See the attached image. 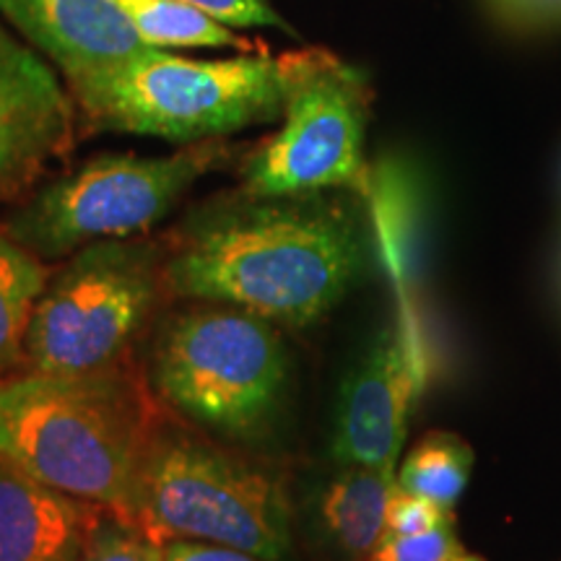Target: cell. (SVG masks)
Here are the masks:
<instances>
[{
  "label": "cell",
  "instance_id": "21",
  "mask_svg": "<svg viewBox=\"0 0 561 561\" xmlns=\"http://www.w3.org/2000/svg\"><path fill=\"white\" fill-rule=\"evenodd\" d=\"M515 26H561V0H489Z\"/></svg>",
  "mask_w": 561,
  "mask_h": 561
},
{
  "label": "cell",
  "instance_id": "23",
  "mask_svg": "<svg viewBox=\"0 0 561 561\" xmlns=\"http://www.w3.org/2000/svg\"><path fill=\"white\" fill-rule=\"evenodd\" d=\"M450 561H486V559L476 557V553H468V551H462L460 557H455V559H450Z\"/></svg>",
  "mask_w": 561,
  "mask_h": 561
},
{
  "label": "cell",
  "instance_id": "11",
  "mask_svg": "<svg viewBox=\"0 0 561 561\" xmlns=\"http://www.w3.org/2000/svg\"><path fill=\"white\" fill-rule=\"evenodd\" d=\"M0 13L60 68L66 87L151 50L117 0H0Z\"/></svg>",
  "mask_w": 561,
  "mask_h": 561
},
{
  "label": "cell",
  "instance_id": "19",
  "mask_svg": "<svg viewBox=\"0 0 561 561\" xmlns=\"http://www.w3.org/2000/svg\"><path fill=\"white\" fill-rule=\"evenodd\" d=\"M447 520H453V510L439 507L424 496L396 486L388 504V517H385V536H413V533H426Z\"/></svg>",
  "mask_w": 561,
  "mask_h": 561
},
{
  "label": "cell",
  "instance_id": "6",
  "mask_svg": "<svg viewBox=\"0 0 561 561\" xmlns=\"http://www.w3.org/2000/svg\"><path fill=\"white\" fill-rule=\"evenodd\" d=\"M167 242L104 240L66 257L34 305L24 341V371L89 375L130 362L161 299Z\"/></svg>",
  "mask_w": 561,
  "mask_h": 561
},
{
  "label": "cell",
  "instance_id": "1",
  "mask_svg": "<svg viewBox=\"0 0 561 561\" xmlns=\"http://www.w3.org/2000/svg\"><path fill=\"white\" fill-rule=\"evenodd\" d=\"M346 193L214 195L164 237L167 291L240 307L278 328L312 325L367 263V229Z\"/></svg>",
  "mask_w": 561,
  "mask_h": 561
},
{
  "label": "cell",
  "instance_id": "22",
  "mask_svg": "<svg viewBox=\"0 0 561 561\" xmlns=\"http://www.w3.org/2000/svg\"><path fill=\"white\" fill-rule=\"evenodd\" d=\"M164 561H263L252 553L206 541H170L161 546Z\"/></svg>",
  "mask_w": 561,
  "mask_h": 561
},
{
  "label": "cell",
  "instance_id": "15",
  "mask_svg": "<svg viewBox=\"0 0 561 561\" xmlns=\"http://www.w3.org/2000/svg\"><path fill=\"white\" fill-rule=\"evenodd\" d=\"M117 5L136 26L146 45L159 50H191V47H242L248 42L231 26L182 0H117Z\"/></svg>",
  "mask_w": 561,
  "mask_h": 561
},
{
  "label": "cell",
  "instance_id": "5",
  "mask_svg": "<svg viewBox=\"0 0 561 561\" xmlns=\"http://www.w3.org/2000/svg\"><path fill=\"white\" fill-rule=\"evenodd\" d=\"M289 359L278 325L219 301H195L157 328L149 385L210 434L261 437L280 409Z\"/></svg>",
  "mask_w": 561,
  "mask_h": 561
},
{
  "label": "cell",
  "instance_id": "13",
  "mask_svg": "<svg viewBox=\"0 0 561 561\" xmlns=\"http://www.w3.org/2000/svg\"><path fill=\"white\" fill-rule=\"evenodd\" d=\"M396 486V468L335 462V471L314 489L307 512V533L320 561H369L385 536Z\"/></svg>",
  "mask_w": 561,
  "mask_h": 561
},
{
  "label": "cell",
  "instance_id": "16",
  "mask_svg": "<svg viewBox=\"0 0 561 561\" xmlns=\"http://www.w3.org/2000/svg\"><path fill=\"white\" fill-rule=\"evenodd\" d=\"M471 471L473 450L468 442L450 432H432L405 455L398 486L453 510L468 486Z\"/></svg>",
  "mask_w": 561,
  "mask_h": 561
},
{
  "label": "cell",
  "instance_id": "7",
  "mask_svg": "<svg viewBox=\"0 0 561 561\" xmlns=\"http://www.w3.org/2000/svg\"><path fill=\"white\" fill-rule=\"evenodd\" d=\"M234 151L214 138L167 157L100 153L30 193L5 219L3 234L39 261H62L94 242L144 237L195 182L227 167Z\"/></svg>",
  "mask_w": 561,
  "mask_h": 561
},
{
  "label": "cell",
  "instance_id": "17",
  "mask_svg": "<svg viewBox=\"0 0 561 561\" xmlns=\"http://www.w3.org/2000/svg\"><path fill=\"white\" fill-rule=\"evenodd\" d=\"M79 561H164V551L128 523L104 515Z\"/></svg>",
  "mask_w": 561,
  "mask_h": 561
},
{
  "label": "cell",
  "instance_id": "4",
  "mask_svg": "<svg viewBox=\"0 0 561 561\" xmlns=\"http://www.w3.org/2000/svg\"><path fill=\"white\" fill-rule=\"evenodd\" d=\"M68 89L89 130L151 136L180 146L227 138L284 115L278 58L265 50L191 60L151 47Z\"/></svg>",
  "mask_w": 561,
  "mask_h": 561
},
{
  "label": "cell",
  "instance_id": "12",
  "mask_svg": "<svg viewBox=\"0 0 561 561\" xmlns=\"http://www.w3.org/2000/svg\"><path fill=\"white\" fill-rule=\"evenodd\" d=\"M104 515L0 455V561H79Z\"/></svg>",
  "mask_w": 561,
  "mask_h": 561
},
{
  "label": "cell",
  "instance_id": "9",
  "mask_svg": "<svg viewBox=\"0 0 561 561\" xmlns=\"http://www.w3.org/2000/svg\"><path fill=\"white\" fill-rule=\"evenodd\" d=\"M81 115L39 53L0 26V203L24 198L76 146Z\"/></svg>",
  "mask_w": 561,
  "mask_h": 561
},
{
  "label": "cell",
  "instance_id": "18",
  "mask_svg": "<svg viewBox=\"0 0 561 561\" xmlns=\"http://www.w3.org/2000/svg\"><path fill=\"white\" fill-rule=\"evenodd\" d=\"M466 551L462 549L453 520L437 525L426 533L413 536H382L369 561H450Z\"/></svg>",
  "mask_w": 561,
  "mask_h": 561
},
{
  "label": "cell",
  "instance_id": "3",
  "mask_svg": "<svg viewBox=\"0 0 561 561\" xmlns=\"http://www.w3.org/2000/svg\"><path fill=\"white\" fill-rule=\"evenodd\" d=\"M128 525L157 546L206 541L280 561L291 549L294 512L273 468L164 416L140 466Z\"/></svg>",
  "mask_w": 561,
  "mask_h": 561
},
{
  "label": "cell",
  "instance_id": "10",
  "mask_svg": "<svg viewBox=\"0 0 561 561\" xmlns=\"http://www.w3.org/2000/svg\"><path fill=\"white\" fill-rule=\"evenodd\" d=\"M424 382V359L403 325H388L351 369L339 396L333 460L396 468L411 405Z\"/></svg>",
  "mask_w": 561,
  "mask_h": 561
},
{
  "label": "cell",
  "instance_id": "2",
  "mask_svg": "<svg viewBox=\"0 0 561 561\" xmlns=\"http://www.w3.org/2000/svg\"><path fill=\"white\" fill-rule=\"evenodd\" d=\"M161 421L151 385L130 362L68 377L21 371L0 382V455L123 523Z\"/></svg>",
  "mask_w": 561,
  "mask_h": 561
},
{
  "label": "cell",
  "instance_id": "14",
  "mask_svg": "<svg viewBox=\"0 0 561 561\" xmlns=\"http://www.w3.org/2000/svg\"><path fill=\"white\" fill-rule=\"evenodd\" d=\"M53 271L0 231V382L24 369V341Z\"/></svg>",
  "mask_w": 561,
  "mask_h": 561
},
{
  "label": "cell",
  "instance_id": "8",
  "mask_svg": "<svg viewBox=\"0 0 561 561\" xmlns=\"http://www.w3.org/2000/svg\"><path fill=\"white\" fill-rule=\"evenodd\" d=\"M280 128L244 153L242 187L261 195L320 191L375 193L364 159L371 110L367 76L325 47L278 55Z\"/></svg>",
  "mask_w": 561,
  "mask_h": 561
},
{
  "label": "cell",
  "instance_id": "20",
  "mask_svg": "<svg viewBox=\"0 0 561 561\" xmlns=\"http://www.w3.org/2000/svg\"><path fill=\"white\" fill-rule=\"evenodd\" d=\"M195 9L206 11L221 24L231 30H284L289 32V24L273 11L268 0H182Z\"/></svg>",
  "mask_w": 561,
  "mask_h": 561
}]
</instances>
